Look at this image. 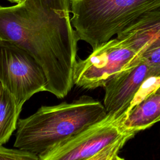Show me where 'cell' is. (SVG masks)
Here are the masks:
<instances>
[{
  "label": "cell",
  "instance_id": "cell-8",
  "mask_svg": "<svg viewBox=\"0 0 160 160\" xmlns=\"http://www.w3.org/2000/svg\"><path fill=\"white\" fill-rule=\"evenodd\" d=\"M160 38V6L149 10L132 21L116 38L140 58Z\"/></svg>",
  "mask_w": 160,
  "mask_h": 160
},
{
  "label": "cell",
  "instance_id": "cell-11",
  "mask_svg": "<svg viewBox=\"0 0 160 160\" xmlns=\"http://www.w3.org/2000/svg\"><path fill=\"white\" fill-rule=\"evenodd\" d=\"M39 156L19 148L10 149L0 144V160H37Z\"/></svg>",
  "mask_w": 160,
  "mask_h": 160
},
{
  "label": "cell",
  "instance_id": "cell-16",
  "mask_svg": "<svg viewBox=\"0 0 160 160\" xmlns=\"http://www.w3.org/2000/svg\"><path fill=\"white\" fill-rule=\"evenodd\" d=\"M159 135H160V128H159Z\"/></svg>",
  "mask_w": 160,
  "mask_h": 160
},
{
  "label": "cell",
  "instance_id": "cell-5",
  "mask_svg": "<svg viewBox=\"0 0 160 160\" xmlns=\"http://www.w3.org/2000/svg\"><path fill=\"white\" fill-rule=\"evenodd\" d=\"M0 82L15 98L21 109L36 93L46 91L43 69L25 50L0 40Z\"/></svg>",
  "mask_w": 160,
  "mask_h": 160
},
{
  "label": "cell",
  "instance_id": "cell-9",
  "mask_svg": "<svg viewBox=\"0 0 160 160\" xmlns=\"http://www.w3.org/2000/svg\"><path fill=\"white\" fill-rule=\"evenodd\" d=\"M160 121V94L153 92L135 104L124 119V126L138 133Z\"/></svg>",
  "mask_w": 160,
  "mask_h": 160
},
{
  "label": "cell",
  "instance_id": "cell-1",
  "mask_svg": "<svg viewBox=\"0 0 160 160\" xmlns=\"http://www.w3.org/2000/svg\"><path fill=\"white\" fill-rule=\"evenodd\" d=\"M71 0H24L0 6V40L25 50L43 69L46 91L63 98L72 89L78 41Z\"/></svg>",
  "mask_w": 160,
  "mask_h": 160
},
{
  "label": "cell",
  "instance_id": "cell-13",
  "mask_svg": "<svg viewBox=\"0 0 160 160\" xmlns=\"http://www.w3.org/2000/svg\"><path fill=\"white\" fill-rule=\"evenodd\" d=\"M8 1H9L11 2H14V3H16V4H19L21 2H22L24 0H8Z\"/></svg>",
  "mask_w": 160,
  "mask_h": 160
},
{
  "label": "cell",
  "instance_id": "cell-3",
  "mask_svg": "<svg viewBox=\"0 0 160 160\" xmlns=\"http://www.w3.org/2000/svg\"><path fill=\"white\" fill-rule=\"evenodd\" d=\"M160 0H71V24L78 40L93 49L124 30Z\"/></svg>",
  "mask_w": 160,
  "mask_h": 160
},
{
  "label": "cell",
  "instance_id": "cell-4",
  "mask_svg": "<svg viewBox=\"0 0 160 160\" xmlns=\"http://www.w3.org/2000/svg\"><path fill=\"white\" fill-rule=\"evenodd\" d=\"M126 117L107 113L100 121L39 154L41 160H118L119 152L137 134L126 128Z\"/></svg>",
  "mask_w": 160,
  "mask_h": 160
},
{
  "label": "cell",
  "instance_id": "cell-2",
  "mask_svg": "<svg viewBox=\"0 0 160 160\" xmlns=\"http://www.w3.org/2000/svg\"><path fill=\"white\" fill-rule=\"evenodd\" d=\"M106 114L104 104L86 95L71 102L42 106L29 117L19 119L14 147L39 155Z\"/></svg>",
  "mask_w": 160,
  "mask_h": 160
},
{
  "label": "cell",
  "instance_id": "cell-10",
  "mask_svg": "<svg viewBox=\"0 0 160 160\" xmlns=\"http://www.w3.org/2000/svg\"><path fill=\"white\" fill-rule=\"evenodd\" d=\"M21 110L14 96L2 86L0 91V144L6 143L16 130Z\"/></svg>",
  "mask_w": 160,
  "mask_h": 160
},
{
  "label": "cell",
  "instance_id": "cell-12",
  "mask_svg": "<svg viewBox=\"0 0 160 160\" xmlns=\"http://www.w3.org/2000/svg\"><path fill=\"white\" fill-rule=\"evenodd\" d=\"M140 58L149 64L160 68V38L142 53Z\"/></svg>",
  "mask_w": 160,
  "mask_h": 160
},
{
  "label": "cell",
  "instance_id": "cell-15",
  "mask_svg": "<svg viewBox=\"0 0 160 160\" xmlns=\"http://www.w3.org/2000/svg\"><path fill=\"white\" fill-rule=\"evenodd\" d=\"M1 88H2V85H1V82H0V91H1Z\"/></svg>",
  "mask_w": 160,
  "mask_h": 160
},
{
  "label": "cell",
  "instance_id": "cell-6",
  "mask_svg": "<svg viewBox=\"0 0 160 160\" xmlns=\"http://www.w3.org/2000/svg\"><path fill=\"white\" fill-rule=\"evenodd\" d=\"M139 57L131 49L116 38L92 49L88 58L77 61L73 81L76 86L84 89L104 87L121 71L139 61Z\"/></svg>",
  "mask_w": 160,
  "mask_h": 160
},
{
  "label": "cell",
  "instance_id": "cell-14",
  "mask_svg": "<svg viewBox=\"0 0 160 160\" xmlns=\"http://www.w3.org/2000/svg\"><path fill=\"white\" fill-rule=\"evenodd\" d=\"M153 92L157 94H160V85L158 87V88L154 91H153Z\"/></svg>",
  "mask_w": 160,
  "mask_h": 160
},
{
  "label": "cell",
  "instance_id": "cell-7",
  "mask_svg": "<svg viewBox=\"0 0 160 160\" xmlns=\"http://www.w3.org/2000/svg\"><path fill=\"white\" fill-rule=\"evenodd\" d=\"M152 78H160V68L139 58L135 64L111 79L103 87V104L107 113L126 118L136 96L144 82Z\"/></svg>",
  "mask_w": 160,
  "mask_h": 160
}]
</instances>
